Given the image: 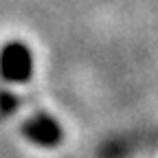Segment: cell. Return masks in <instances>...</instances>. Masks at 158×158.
Wrapping results in <instances>:
<instances>
[{
  "label": "cell",
  "instance_id": "1",
  "mask_svg": "<svg viewBox=\"0 0 158 158\" xmlns=\"http://www.w3.org/2000/svg\"><path fill=\"white\" fill-rule=\"evenodd\" d=\"M33 59L27 46L9 44L0 53V73L7 81H27L31 77Z\"/></svg>",
  "mask_w": 158,
  "mask_h": 158
},
{
  "label": "cell",
  "instance_id": "2",
  "mask_svg": "<svg viewBox=\"0 0 158 158\" xmlns=\"http://www.w3.org/2000/svg\"><path fill=\"white\" fill-rule=\"evenodd\" d=\"M24 132L37 145H55V143H59V136H62L57 123L53 118H46V116H37L33 121H29Z\"/></svg>",
  "mask_w": 158,
  "mask_h": 158
}]
</instances>
